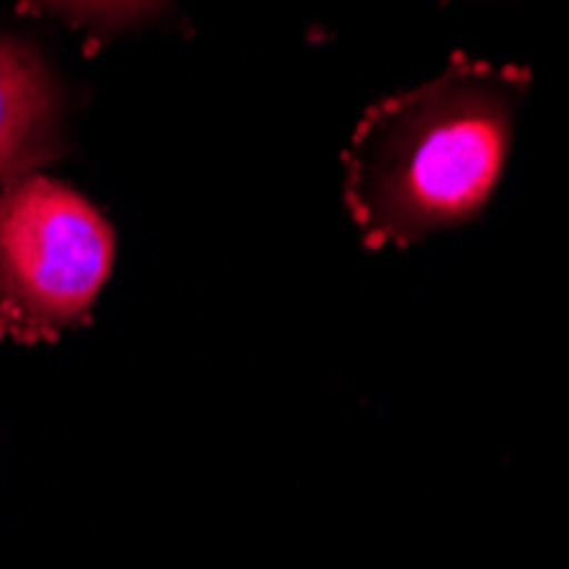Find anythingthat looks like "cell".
<instances>
[{"label":"cell","instance_id":"4","mask_svg":"<svg viewBox=\"0 0 569 569\" xmlns=\"http://www.w3.org/2000/svg\"><path fill=\"white\" fill-rule=\"evenodd\" d=\"M31 4L72 24H130L158 11L164 0H31Z\"/></svg>","mask_w":569,"mask_h":569},{"label":"cell","instance_id":"1","mask_svg":"<svg viewBox=\"0 0 569 569\" xmlns=\"http://www.w3.org/2000/svg\"><path fill=\"white\" fill-rule=\"evenodd\" d=\"M529 76L457 56L437 79L361 117L345 153V201L369 246H406L491 198Z\"/></svg>","mask_w":569,"mask_h":569},{"label":"cell","instance_id":"3","mask_svg":"<svg viewBox=\"0 0 569 569\" xmlns=\"http://www.w3.org/2000/svg\"><path fill=\"white\" fill-rule=\"evenodd\" d=\"M56 143V92L28 48L0 38V184L44 161Z\"/></svg>","mask_w":569,"mask_h":569},{"label":"cell","instance_id":"2","mask_svg":"<svg viewBox=\"0 0 569 569\" xmlns=\"http://www.w3.org/2000/svg\"><path fill=\"white\" fill-rule=\"evenodd\" d=\"M113 270V229L72 188L18 178L0 191V335L51 338L92 307Z\"/></svg>","mask_w":569,"mask_h":569}]
</instances>
